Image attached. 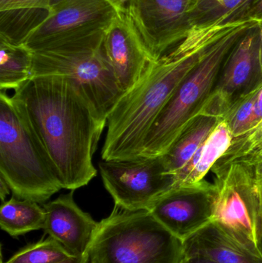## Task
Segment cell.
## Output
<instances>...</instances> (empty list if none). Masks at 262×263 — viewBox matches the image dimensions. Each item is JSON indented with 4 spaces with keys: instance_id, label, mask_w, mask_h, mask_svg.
Returning <instances> with one entry per match:
<instances>
[{
    "instance_id": "obj_1",
    "label": "cell",
    "mask_w": 262,
    "mask_h": 263,
    "mask_svg": "<svg viewBox=\"0 0 262 263\" xmlns=\"http://www.w3.org/2000/svg\"><path fill=\"white\" fill-rule=\"evenodd\" d=\"M47 153L63 189L75 190L96 176L92 156L107 122L83 91L61 77L31 78L12 97Z\"/></svg>"
},
{
    "instance_id": "obj_2",
    "label": "cell",
    "mask_w": 262,
    "mask_h": 263,
    "mask_svg": "<svg viewBox=\"0 0 262 263\" xmlns=\"http://www.w3.org/2000/svg\"><path fill=\"white\" fill-rule=\"evenodd\" d=\"M226 23L194 26L175 47L152 62L138 83L123 94L107 118L103 160L141 156L145 139L157 117Z\"/></svg>"
},
{
    "instance_id": "obj_3",
    "label": "cell",
    "mask_w": 262,
    "mask_h": 263,
    "mask_svg": "<svg viewBox=\"0 0 262 263\" xmlns=\"http://www.w3.org/2000/svg\"><path fill=\"white\" fill-rule=\"evenodd\" d=\"M250 18L228 22L199 63L180 83L148 133L140 156L166 154L201 112L213 92L226 59L240 39L258 25Z\"/></svg>"
},
{
    "instance_id": "obj_4",
    "label": "cell",
    "mask_w": 262,
    "mask_h": 263,
    "mask_svg": "<svg viewBox=\"0 0 262 263\" xmlns=\"http://www.w3.org/2000/svg\"><path fill=\"white\" fill-rule=\"evenodd\" d=\"M106 29L58 40L31 51V78L69 79L83 91L100 118L107 122L123 92L105 50Z\"/></svg>"
},
{
    "instance_id": "obj_5",
    "label": "cell",
    "mask_w": 262,
    "mask_h": 263,
    "mask_svg": "<svg viewBox=\"0 0 262 263\" xmlns=\"http://www.w3.org/2000/svg\"><path fill=\"white\" fill-rule=\"evenodd\" d=\"M0 177L15 197L38 204L63 189L47 153L5 91L0 93Z\"/></svg>"
},
{
    "instance_id": "obj_6",
    "label": "cell",
    "mask_w": 262,
    "mask_h": 263,
    "mask_svg": "<svg viewBox=\"0 0 262 263\" xmlns=\"http://www.w3.org/2000/svg\"><path fill=\"white\" fill-rule=\"evenodd\" d=\"M183 241L149 210L114 207L100 222L89 250V263H181Z\"/></svg>"
},
{
    "instance_id": "obj_7",
    "label": "cell",
    "mask_w": 262,
    "mask_h": 263,
    "mask_svg": "<svg viewBox=\"0 0 262 263\" xmlns=\"http://www.w3.org/2000/svg\"><path fill=\"white\" fill-rule=\"evenodd\" d=\"M212 172V222L262 256V174L258 165L233 163Z\"/></svg>"
},
{
    "instance_id": "obj_8",
    "label": "cell",
    "mask_w": 262,
    "mask_h": 263,
    "mask_svg": "<svg viewBox=\"0 0 262 263\" xmlns=\"http://www.w3.org/2000/svg\"><path fill=\"white\" fill-rule=\"evenodd\" d=\"M98 168L115 206L129 211L149 210L174 185L162 156L102 160Z\"/></svg>"
},
{
    "instance_id": "obj_9",
    "label": "cell",
    "mask_w": 262,
    "mask_h": 263,
    "mask_svg": "<svg viewBox=\"0 0 262 263\" xmlns=\"http://www.w3.org/2000/svg\"><path fill=\"white\" fill-rule=\"evenodd\" d=\"M261 86L258 23L240 39L226 59L213 92L200 114L224 119L235 102Z\"/></svg>"
},
{
    "instance_id": "obj_10",
    "label": "cell",
    "mask_w": 262,
    "mask_h": 263,
    "mask_svg": "<svg viewBox=\"0 0 262 263\" xmlns=\"http://www.w3.org/2000/svg\"><path fill=\"white\" fill-rule=\"evenodd\" d=\"M200 0H136L132 18L154 60L179 43L195 26Z\"/></svg>"
},
{
    "instance_id": "obj_11",
    "label": "cell",
    "mask_w": 262,
    "mask_h": 263,
    "mask_svg": "<svg viewBox=\"0 0 262 263\" xmlns=\"http://www.w3.org/2000/svg\"><path fill=\"white\" fill-rule=\"evenodd\" d=\"M118 14L106 0H58L23 45L33 51L58 40L106 29Z\"/></svg>"
},
{
    "instance_id": "obj_12",
    "label": "cell",
    "mask_w": 262,
    "mask_h": 263,
    "mask_svg": "<svg viewBox=\"0 0 262 263\" xmlns=\"http://www.w3.org/2000/svg\"><path fill=\"white\" fill-rule=\"evenodd\" d=\"M211 184L203 181L194 186L174 187L148 210L174 236L186 240L212 222Z\"/></svg>"
},
{
    "instance_id": "obj_13",
    "label": "cell",
    "mask_w": 262,
    "mask_h": 263,
    "mask_svg": "<svg viewBox=\"0 0 262 263\" xmlns=\"http://www.w3.org/2000/svg\"><path fill=\"white\" fill-rule=\"evenodd\" d=\"M103 44L123 93L133 87L155 61L129 15H117L105 32Z\"/></svg>"
},
{
    "instance_id": "obj_14",
    "label": "cell",
    "mask_w": 262,
    "mask_h": 263,
    "mask_svg": "<svg viewBox=\"0 0 262 263\" xmlns=\"http://www.w3.org/2000/svg\"><path fill=\"white\" fill-rule=\"evenodd\" d=\"M74 191L60 195L43 205L46 212L43 230L61 243L72 257H87L100 222L78 206L74 200Z\"/></svg>"
},
{
    "instance_id": "obj_15",
    "label": "cell",
    "mask_w": 262,
    "mask_h": 263,
    "mask_svg": "<svg viewBox=\"0 0 262 263\" xmlns=\"http://www.w3.org/2000/svg\"><path fill=\"white\" fill-rule=\"evenodd\" d=\"M184 256H201L217 263H262V256L251 251L210 222L183 241Z\"/></svg>"
},
{
    "instance_id": "obj_16",
    "label": "cell",
    "mask_w": 262,
    "mask_h": 263,
    "mask_svg": "<svg viewBox=\"0 0 262 263\" xmlns=\"http://www.w3.org/2000/svg\"><path fill=\"white\" fill-rule=\"evenodd\" d=\"M232 139L230 129L223 119L193 157L175 175L172 188L194 186L205 181L206 175L230 146Z\"/></svg>"
},
{
    "instance_id": "obj_17",
    "label": "cell",
    "mask_w": 262,
    "mask_h": 263,
    "mask_svg": "<svg viewBox=\"0 0 262 263\" xmlns=\"http://www.w3.org/2000/svg\"><path fill=\"white\" fill-rule=\"evenodd\" d=\"M221 120L212 114H199L189 123L167 153L162 156L169 174L174 178L184 168Z\"/></svg>"
},
{
    "instance_id": "obj_18",
    "label": "cell",
    "mask_w": 262,
    "mask_h": 263,
    "mask_svg": "<svg viewBox=\"0 0 262 263\" xmlns=\"http://www.w3.org/2000/svg\"><path fill=\"white\" fill-rule=\"evenodd\" d=\"M46 212L38 202L10 198L1 203L0 227L12 237L44 229Z\"/></svg>"
},
{
    "instance_id": "obj_19",
    "label": "cell",
    "mask_w": 262,
    "mask_h": 263,
    "mask_svg": "<svg viewBox=\"0 0 262 263\" xmlns=\"http://www.w3.org/2000/svg\"><path fill=\"white\" fill-rule=\"evenodd\" d=\"M32 52L0 36V89L16 90L31 79Z\"/></svg>"
},
{
    "instance_id": "obj_20",
    "label": "cell",
    "mask_w": 262,
    "mask_h": 263,
    "mask_svg": "<svg viewBox=\"0 0 262 263\" xmlns=\"http://www.w3.org/2000/svg\"><path fill=\"white\" fill-rule=\"evenodd\" d=\"M262 161V120L256 126L232 139L227 151L212 167V171L233 163L258 165Z\"/></svg>"
},
{
    "instance_id": "obj_21",
    "label": "cell",
    "mask_w": 262,
    "mask_h": 263,
    "mask_svg": "<svg viewBox=\"0 0 262 263\" xmlns=\"http://www.w3.org/2000/svg\"><path fill=\"white\" fill-rule=\"evenodd\" d=\"M48 14L49 10L41 9L0 11V36L13 44H23L28 35Z\"/></svg>"
},
{
    "instance_id": "obj_22",
    "label": "cell",
    "mask_w": 262,
    "mask_h": 263,
    "mask_svg": "<svg viewBox=\"0 0 262 263\" xmlns=\"http://www.w3.org/2000/svg\"><path fill=\"white\" fill-rule=\"evenodd\" d=\"M71 258L61 243L49 236L22 249L5 263H63Z\"/></svg>"
},
{
    "instance_id": "obj_23",
    "label": "cell",
    "mask_w": 262,
    "mask_h": 263,
    "mask_svg": "<svg viewBox=\"0 0 262 263\" xmlns=\"http://www.w3.org/2000/svg\"><path fill=\"white\" fill-rule=\"evenodd\" d=\"M261 88L235 102L225 116L224 120L233 138L238 137L254 127V105L257 94Z\"/></svg>"
},
{
    "instance_id": "obj_24",
    "label": "cell",
    "mask_w": 262,
    "mask_h": 263,
    "mask_svg": "<svg viewBox=\"0 0 262 263\" xmlns=\"http://www.w3.org/2000/svg\"><path fill=\"white\" fill-rule=\"evenodd\" d=\"M58 0H0V11L24 9H41L49 10Z\"/></svg>"
},
{
    "instance_id": "obj_25",
    "label": "cell",
    "mask_w": 262,
    "mask_h": 263,
    "mask_svg": "<svg viewBox=\"0 0 262 263\" xmlns=\"http://www.w3.org/2000/svg\"><path fill=\"white\" fill-rule=\"evenodd\" d=\"M241 18H250L257 22H261L262 0H252L250 4L241 13Z\"/></svg>"
},
{
    "instance_id": "obj_26",
    "label": "cell",
    "mask_w": 262,
    "mask_h": 263,
    "mask_svg": "<svg viewBox=\"0 0 262 263\" xmlns=\"http://www.w3.org/2000/svg\"><path fill=\"white\" fill-rule=\"evenodd\" d=\"M118 14L132 17L136 0H106Z\"/></svg>"
},
{
    "instance_id": "obj_27",
    "label": "cell",
    "mask_w": 262,
    "mask_h": 263,
    "mask_svg": "<svg viewBox=\"0 0 262 263\" xmlns=\"http://www.w3.org/2000/svg\"><path fill=\"white\" fill-rule=\"evenodd\" d=\"M262 120V86L257 94L254 105L253 123L256 126Z\"/></svg>"
},
{
    "instance_id": "obj_28",
    "label": "cell",
    "mask_w": 262,
    "mask_h": 263,
    "mask_svg": "<svg viewBox=\"0 0 262 263\" xmlns=\"http://www.w3.org/2000/svg\"><path fill=\"white\" fill-rule=\"evenodd\" d=\"M181 263H217L201 256H183Z\"/></svg>"
},
{
    "instance_id": "obj_29",
    "label": "cell",
    "mask_w": 262,
    "mask_h": 263,
    "mask_svg": "<svg viewBox=\"0 0 262 263\" xmlns=\"http://www.w3.org/2000/svg\"><path fill=\"white\" fill-rule=\"evenodd\" d=\"M11 190L9 189V185L5 182L4 179L0 177V199H1V202H4L6 196L9 194Z\"/></svg>"
},
{
    "instance_id": "obj_30",
    "label": "cell",
    "mask_w": 262,
    "mask_h": 263,
    "mask_svg": "<svg viewBox=\"0 0 262 263\" xmlns=\"http://www.w3.org/2000/svg\"><path fill=\"white\" fill-rule=\"evenodd\" d=\"M63 263H89V256L84 258L72 257Z\"/></svg>"
},
{
    "instance_id": "obj_31",
    "label": "cell",
    "mask_w": 262,
    "mask_h": 263,
    "mask_svg": "<svg viewBox=\"0 0 262 263\" xmlns=\"http://www.w3.org/2000/svg\"><path fill=\"white\" fill-rule=\"evenodd\" d=\"M259 29V59L262 69V21L258 22Z\"/></svg>"
},
{
    "instance_id": "obj_32",
    "label": "cell",
    "mask_w": 262,
    "mask_h": 263,
    "mask_svg": "<svg viewBox=\"0 0 262 263\" xmlns=\"http://www.w3.org/2000/svg\"><path fill=\"white\" fill-rule=\"evenodd\" d=\"M259 250H260V252H261V253L262 254V231H261V239H260V242H259Z\"/></svg>"
},
{
    "instance_id": "obj_33",
    "label": "cell",
    "mask_w": 262,
    "mask_h": 263,
    "mask_svg": "<svg viewBox=\"0 0 262 263\" xmlns=\"http://www.w3.org/2000/svg\"><path fill=\"white\" fill-rule=\"evenodd\" d=\"M258 170H259L260 173L262 174V161L261 162L258 164Z\"/></svg>"
},
{
    "instance_id": "obj_34",
    "label": "cell",
    "mask_w": 262,
    "mask_h": 263,
    "mask_svg": "<svg viewBox=\"0 0 262 263\" xmlns=\"http://www.w3.org/2000/svg\"><path fill=\"white\" fill-rule=\"evenodd\" d=\"M216 1H217V0H216Z\"/></svg>"
}]
</instances>
